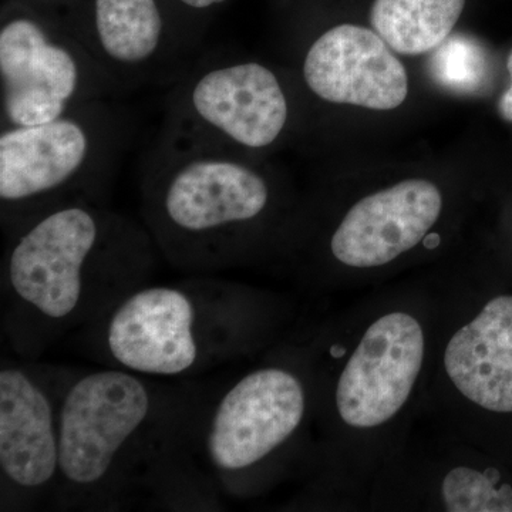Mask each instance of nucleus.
Masks as SVG:
<instances>
[{"label": "nucleus", "mask_w": 512, "mask_h": 512, "mask_svg": "<svg viewBox=\"0 0 512 512\" xmlns=\"http://www.w3.org/2000/svg\"><path fill=\"white\" fill-rule=\"evenodd\" d=\"M439 292L387 293L322 332L301 360L322 430L323 483L338 494L369 491L403 443L429 376Z\"/></svg>", "instance_id": "f257e3e1"}, {"label": "nucleus", "mask_w": 512, "mask_h": 512, "mask_svg": "<svg viewBox=\"0 0 512 512\" xmlns=\"http://www.w3.org/2000/svg\"><path fill=\"white\" fill-rule=\"evenodd\" d=\"M59 426L55 495L84 508H109L170 477L201 427L188 394L111 366L70 375Z\"/></svg>", "instance_id": "f03ea898"}, {"label": "nucleus", "mask_w": 512, "mask_h": 512, "mask_svg": "<svg viewBox=\"0 0 512 512\" xmlns=\"http://www.w3.org/2000/svg\"><path fill=\"white\" fill-rule=\"evenodd\" d=\"M150 269L144 248L114 234L89 208L47 212L16 238L5 258V338L20 356L35 359L146 285Z\"/></svg>", "instance_id": "7ed1b4c3"}, {"label": "nucleus", "mask_w": 512, "mask_h": 512, "mask_svg": "<svg viewBox=\"0 0 512 512\" xmlns=\"http://www.w3.org/2000/svg\"><path fill=\"white\" fill-rule=\"evenodd\" d=\"M279 319L254 289L215 281L140 286L89 326L111 367L171 379L258 349Z\"/></svg>", "instance_id": "20e7f679"}, {"label": "nucleus", "mask_w": 512, "mask_h": 512, "mask_svg": "<svg viewBox=\"0 0 512 512\" xmlns=\"http://www.w3.org/2000/svg\"><path fill=\"white\" fill-rule=\"evenodd\" d=\"M417 414L470 440L483 417L512 416V295L439 291L429 376Z\"/></svg>", "instance_id": "39448f33"}, {"label": "nucleus", "mask_w": 512, "mask_h": 512, "mask_svg": "<svg viewBox=\"0 0 512 512\" xmlns=\"http://www.w3.org/2000/svg\"><path fill=\"white\" fill-rule=\"evenodd\" d=\"M312 421L311 384L299 359L255 367L202 421L205 460L225 490L247 494L281 471Z\"/></svg>", "instance_id": "423d86ee"}, {"label": "nucleus", "mask_w": 512, "mask_h": 512, "mask_svg": "<svg viewBox=\"0 0 512 512\" xmlns=\"http://www.w3.org/2000/svg\"><path fill=\"white\" fill-rule=\"evenodd\" d=\"M268 184L245 165L200 160L168 181L160 200V224L175 261L187 268L224 266L225 238L258 221L268 210Z\"/></svg>", "instance_id": "0eeeda50"}, {"label": "nucleus", "mask_w": 512, "mask_h": 512, "mask_svg": "<svg viewBox=\"0 0 512 512\" xmlns=\"http://www.w3.org/2000/svg\"><path fill=\"white\" fill-rule=\"evenodd\" d=\"M70 373L32 366L0 370L2 507H29L55 494L60 470V404Z\"/></svg>", "instance_id": "6e6552de"}, {"label": "nucleus", "mask_w": 512, "mask_h": 512, "mask_svg": "<svg viewBox=\"0 0 512 512\" xmlns=\"http://www.w3.org/2000/svg\"><path fill=\"white\" fill-rule=\"evenodd\" d=\"M439 429V427H437ZM441 444H400L367 491L373 507L446 512H512V484L485 464L474 444L441 430Z\"/></svg>", "instance_id": "1a4fd4ad"}, {"label": "nucleus", "mask_w": 512, "mask_h": 512, "mask_svg": "<svg viewBox=\"0 0 512 512\" xmlns=\"http://www.w3.org/2000/svg\"><path fill=\"white\" fill-rule=\"evenodd\" d=\"M444 210L440 188L431 181L404 180L355 202L329 241L339 268L373 272L389 268L419 245L433 251L441 245L434 231Z\"/></svg>", "instance_id": "9d476101"}, {"label": "nucleus", "mask_w": 512, "mask_h": 512, "mask_svg": "<svg viewBox=\"0 0 512 512\" xmlns=\"http://www.w3.org/2000/svg\"><path fill=\"white\" fill-rule=\"evenodd\" d=\"M303 76L320 99L336 104L393 110L409 93L406 67L375 30L340 25L313 43Z\"/></svg>", "instance_id": "9b49d317"}, {"label": "nucleus", "mask_w": 512, "mask_h": 512, "mask_svg": "<svg viewBox=\"0 0 512 512\" xmlns=\"http://www.w3.org/2000/svg\"><path fill=\"white\" fill-rule=\"evenodd\" d=\"M3 103L16 127L60 119L79 82L76 60L35 22L16 19L0 32Z\"/></svg>", "instance_id": "f8f14e48"}, {"label": "nucleus", "mask_w": 512, "mask_h": 512, "mask_svg": "<svg viewBox=\"0 0 512 512\" xmlns=\"http://www.w3.org/2000/svg\"><path fill=\"white\" fill-rule=\"evenodd\" d=\"M202 120L249 148L274 143L288 120V103L271 70L258 63L212 70L194 87Z\"/></svg>", "instance_id": "ddd939ff"}, {"label": "nucleus", "mask_w": 512, "mask_h": 512, "mask_svg": "<svg viewBox=\"0 0 512 512\" xmlns=\"http://www.w3.org/2000/svg\"><path fill=\"white\" fill-rule=\"evenodd\" d=\"M86 133L74 121L57 119L16 127L0 137V200H39L66 184L87 156Z\"/></svg>", "instance_id": "4468645a"}, {"label": "nucleus", "mask_w": 512, "mask_h": 512, "mask_svg": "<svg viewBox=\"0 0 512 512\" xmlns=\"http://www.w3.org/2000/svg\"><path fill=\"white\" fill-rule=\"evenodd\" d=\"M464 6L466 0H375L370 22L394 52L423 55L451 35Z\"/></svg>", "instance_id": "2eb2a0df"}, {"label": "nucleus", "mask_w": 512, "mask_h": 512, "mask_svg": "<svg viewBox=\"0 0 512 512\" xmlns=\"http://www.w3.org/2000/svg\"><path fill=\"white\" fill-rule=\"evenodd\" d=\"M96 28L107 55L140 63L156 52L163 20L156 0H96Z\"/></svg>", "instance_id": "dca6fc26"}, {"label": "nucleus", "mask_w": 512, "mask_h": 512, "mask_svg": "<svg viewBox=\"0 0 512 512\" xmlns=\"http://www.w3.org/2000/svg\"><path fill=\"white\" fill-rule=\"evenodd\" d=\"M430 72L434 80L448 90L476 93L487 82V56L473 39L448 36L431 57Z\"/></svg>", "instance_id": "f3484780"}, {"label": "nucleus", "mask_w": 512, "mask_h": 512, "mask_svg": "<svg viewBox=\"0 0 512 512\" xmlns=\"http://www.w3.org/2000/svg\"><path fill=\"white\" fill-rule=\"evenodd\" d=\"M507 67L508 72H510L511 86L510 89L504 93V96L501 97L500 106L498 107H500L501 116L512 123V52L510 57H508Z\"/></svg>", "instance_id": "a211bd4d"}, {"label": "nucleus", "mask_w": 512, "mask_h": 512, "mask_svg": "<svg viewBox=\"0 0 512 512\" xmlns=\"http://www.w3.org/2000/svg\"><path fill=\"white\" fill-rule=\"evenodd\" d=\"M181 2L191 6V8L205 9L211 8V6L214 5H220V3L225 2V0H181Z\"/></svg>", "instance_id": "6ab92c4d"}]
</instances>
